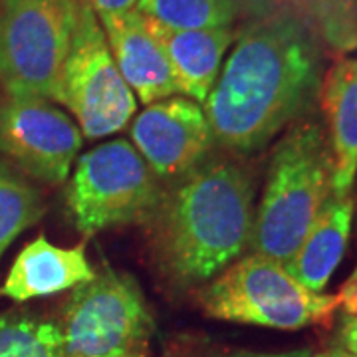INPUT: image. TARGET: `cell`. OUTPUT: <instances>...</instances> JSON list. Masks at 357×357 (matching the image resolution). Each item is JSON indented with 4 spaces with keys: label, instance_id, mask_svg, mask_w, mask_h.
<instances>
[{
    "label": "cell",
    "instance_id": "8",
    "mask_svg": "<svg viewBox=\"0 0 357 357\" xmlns=\"http://www.w3.org/2000/svg\"><path fill=\"white\" fill-rule=\"evenodd\" d=\"M56 102L64 103L88 139L117 133L137 109L135 93L121 77L98 14L79 0L76 30L68 52Z\"/></svg>",
    "mask_w": 357,
    "mask_h": 357
},
{
    "label": "cell",
    "instance_id": "2",
    "mask_svg": "<svg viewBox=\"0 0 357 357\" xmlns=\"http://www.w3.org/2000/svg\"><path fill=\"white\" fill-rule=\"evenodd\" d=\"M256 181L236 155L206 157L161 191L149 222L155 260L177 288L213 280L248 248Z\"/></svg>",
    "mask_w": 357,
    "mask_h": 357
},
{
    "label": "cell",
    "instance_id": "17",
    "mask_svg": "<svg viewBox=\"0 0 357 357\" xmlns=\"http://www.w3.org/2000/svg\"><path fill=\"white\" fill-rule=\"evenodd\" d=\"M0 357H66L62 330L24 312L0 314Z\"/></svg>",
    "mask_w": 357,
    "mask_h": 357
},
{
    "label": "cell",
    "instance_id": "9",
    "mask_svg": "<svg viewBox=\"0 0 357 357\" xmlns=\"http://www.w3.org/2000/svg\"><path fill=\"white\" fill-rule=\"evenodd\" d=\"M76 119L40 98L6 96L0 102V153L26 175L62 185L82 149Z\"/></svg>",
    "mask_w": 357,
    "mask_h": 357
},
{
    "label": "cell",
    "instance_id": "18",
    "mask_svg": "<svg viewBox=\"0 0 357 357\" xmlns=\"http://www.w3.org/2000/svg\"><path fill=\"white\" fill-rule=\"evenodd\" d=\"M137 10L178 30L232 28L238 18L232 0H139Z\"/></svg>",
    "mask_w": 357,
    "mask_h": 357
},
{
    "label": "cell",
    "instance_id": "25",
    "mask_svg": "<svg viewBox=\"0 0 357 357\" xmlns=\"http://www.w3.org/2000/svg\"><path fill=\"white\" fill-rule=\"evenodd\" d=\"M349 280H357V268H356V270H354V274L349 276Z\"/></svg>",
    "mask_w": 357,
    "mask_h": 357
},
{
    "label": "cell",
    "instance_id": "13",
    "mask_svg": "<svg viewBox=\"0 0 357 357\" xmlns=\"http://www.w3.org/2000/svg\"><path fill=\"white\" fill-rule=\"evenodd\" d=\"M93 276L96 270L86 256V244L62 248L38 236L14 258L0 296L14 302H26L77 288Z\"/></svg>",
    "mask_w": 357,
    "mask_h": 357
},
{
    "label": "cell",
    "instance_id": "3",
    "mask_svg": "<svg viewBox=\"0 0 357 357\" xmlns=\"http://www.w3.org/2000/svg\"><path fill=\"white\" fill-rule=\"evenodd\" d=\"M333 155L326 128L304 117L276 143L255 213L250 252L286 264L332 197Z\"/></svg>",
    "mask_w": 357,
    "mask_h": 357
},
{
    "label": "cell",
    "instance_id": "21",
    "mask_svg": "<svg viewBox=\"0 0 357 357\" xmlns=\"http://www.w3.org/2000/svg\"><path fill=\"white\" fill-rule=\"evenodd\" d=\"M340 342L345 351L357 356V318L356 316H347L340 332Z\"/></svg>",
    "mask_w": 357,
    "mask_h": 357
},
{
    "label": "cell",
    "instance_id": "20",
    "mask_svg": "<svg viewBox=\"0 0 357 357\" xmlns=\"http://www.w3.org/2000/svg\"><path fill=\"white\" fill-rule=\"evenodd\" d=\"M89 6L93 8V13L98 16L102 14H115V13H128L137 8L139 0H86Z\"/></svg>",
    "mask_w": 357,
    "mask_h": 357
},
{
    "label": "cell",
    "instance_id": "19",
    "mask_svg": "<svg viewBox=\"0 0 357 357\" xmlns=\"http://www.w3.org/2000/svg\"><path fill=\"white\" fill-rule=\"evenodd\" d=\"M232 4L236 8V14L246 22L272 13L274 8L282 6V0H232Z\"/></svg>",
    "mask_w": 357,
    "mask_h": 357
},
{
    "label": "cell",
    "instance_id": "1",
    "mask_svg": "<svg viewBox=\"0 0 357 357\" xmlns=\"http://www.w3.org/2000/svg\"><path fill=\"white\" fill-rule=\"evenodd\" d=\"M324 56L318 30L288 4L246 20L203 103L215 145L255 153L304 119L319 98Z\"/></svg>",
    "mask_w": 357,
    "mask_h": 357
},
{
    "label": "cell",
    "instance_id": "7",
    "mask_svg": "<svg viewBox=\"0 0 357 357\" xmlns=\"http://www.w3.org/2000/svg\"><path fill=\"white\" fill-rule=\"evenodd\" d=\"M60 330L66 357H126L147 349L153 318L137 280L105 268L74 288Z\"/></svg>",
    "mask_w": 357,
    "mask_h": 357
},
{
    "label": "cell",
    "instance_id": "11",
    "mask_svg": "<svg viewBox=\"0 0 357 357\" xmlns=\"http://www.w3.org/2000/svg\"><path fill=\"white\" fill-rule=\"evenodd\" d=\"M98 18L119 74L143 105L177 93L165 52L147 30L145 16L137 8Z\"/></svg>",
    "mask_w": 357,
    "mask_h": 357
},
{
    "label": "cell",
    "instance_id": "22",
    "mask_svg": "<svg viewBox=\"0 0 357 357\" xmlns=\"http://www.w3.org/2000/svg\"><path fill=\"white\" fill-rule=\"evenodd\" d=\"M306 354H290V356H260V354H250V351H232V354H222V351H206V354H189L181 357H304ZM178 357V356H177Z\"/></svg>",
    "mask_w": 357,
    "mask_h": 357
},
{
    "label": "cell",
    "instance_id": "4",
    "mask_svg": "<svg viewBox=\"0 0 357 357\" xmlns=\"http://www.w3.org/2000/svg\"><path fill=\"white\" fill-rule=\"evenodd\" d=\"M197 300L208 318L286 332L330 324L340 307L337 294L307 290L282 262L258 252L234 260L204 284Z\"/></svg>",
    "mask_w": 357,
    "mask_h": 357
},
{
    "label": "cell",
    "instance_id": "24",
    "mask_svg": "<svg viewBox=\"0 0 357 357\" xmlns=\"http://www.w3.org/2000/svg\"><path fill=\"white\" fill-rule=\"evenodd\" d=\"M126 357H149V354H147V349H143V351H135V354H131V356Z\"/></svg>",
    "mask_w": 357,
    "mask_h": 357
},
{
    "label": "cell",
    "instance_id": "16",
    "mask_svg": "<svg viewBox=\"0 0 357 357\" xmlns=\"http://www.w3.org/2000/svg\"><path fill=\"white\" fill-rule=\"evenodd\" d=\"M44 211L42 192L8 163H0V258L26 229L38 222Z\"/></svg>",
    "mask_w": 357,
    "mask_h": 357
},
{
    "label": "cell",
    "instance_id": "5",
    "mask_svg": "<svg viewBox=\"0 0 357 357\" xmlns=\"http://www.w3.org/2000/svg\"><path fill=\"white\" fill-rule=\"evenodd\" d=\"M79 0H0V86L56 102Z\"/></svg>",
    "mask_w": 357,
    "mask_h": 357
},
{
    "label": "cell",
    "instance_id": "10",
    "mask_svg": "<svg viewBox=\"0 0 357 357\" xmlns=\"http://www.w3.org/2000/svg\"><path fill=\"white\" fill-rule=\"evenodd\" d=\"M129 133L131 145L161 183L201 165L215 147L203 105L183 96L145 105L131 121Z\"/></svg>",
    "mask_w": 357,
    "mask_h": 357
},
{
    "label": "cell",
    "instance_id": "15",
    "mask_svg": "<svg viewBox=\"0 0 357 357\" xmlns=\"http://www.w3.org/2000/svg\"><path fill=\"white\" fill-rule=\"evenodd\" d=\"M356 201L354 195L335 197L332 195L321 208L316 222L310 227L298 250L284 264L288 274L312 292H324L332 278L333 270L344 258L351 222H354Z\"/></svg>",
    "mask_w": 357,
    "mask_h": 357
},
{
    "label": "cell",
    "instance_id": "12",
    "mask_svg": "<svg viewBox=\"0 0 357 357\" xmlns=\"http://www.w3.org/2000/svg\"><path fill=\"white\" fill-rule=\"evenodd\" d=\"M147 30L165 52L167 62L181 93L197 103H204L217 82L225 54L234 42V28L178 30L145 16Z\"/></svg>",
    "mask_w": 357,
    "mask_h": 357
},
{
    "label": "cell",
    "instance_id": "23",
    "mask_svg": "<svg viewBox=\"0 0 357 357\" xmlns=\"http://www.w3.org/2000/svg\"><path fill=\"white\" fill-rule=\"evenodd\" d=\"M304 357H357L349 351H345L344 347H333V349H328V351H321V354H316V356H310L306 354Z\"/></svg>",
    "mask_w": 357,
    "mask_h": 357
},
{
    "label": "cell",
    "instance_id": "26",
    "mask_svg": "<svg viewBox=\"0 0 357 357\" xmlns=\"http://www.w3.org/2000/svg\"><path fill=\"white\" fill-rule=\"evenodd\" d=\"M351 4H354V10H356V18H357V0H351Z\"/></svg>",
    "mask_w": 357,
    "mask_h": 357
},
{
    "label": "cell",
    "instance_id": "14",
    "mask_svg": "<svg viewBox=\"0 0 357 357\" xmlns=\"http://www.w3.org/2000/svg\"><path fill=\"white\" fill-rule=\"evenodd\" d=\"M319 103L333 155L332 192L351 195L357 175V58H342L324 74Z\"/></svg>",
    "mask_w": 357,
    "mask_h": 357
},
{
    "label": "cell",
    "instance_id": "6",
    "mask_svg": "<svg viewBox=\"0 0 357 357\" xmlns=\"http://www.w3.org/2000/svg\"><path fill=\"white\" fill-rule=\"evenodd\" d=\"M155 177L128 139L105 141L77 157L66 204L79 234L147 220L161 197Z\"/></svg>",
    "mask_w": 357,
    "mask_h": 357
}]
</instances>
